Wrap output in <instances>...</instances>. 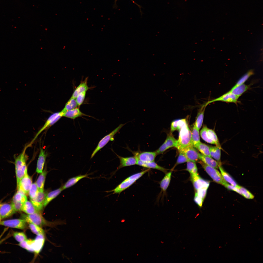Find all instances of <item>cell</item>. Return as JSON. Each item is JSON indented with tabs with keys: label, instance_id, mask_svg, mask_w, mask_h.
Instances as JSON below:
<instances>
[{
	"label": "cell",
	"instance_id": "7c38bea8",
	"mask_svg": "<svg viewBox=\"0 0 263 263\" xmlns=\"http://www.w3.org/2000/svg\"><path fill=\"white\" fill-rule=\"evenodd\" d=\"M32 184V178L27 172L17 185L18 190L21 191L26 195H28Z\"/></svg>",
	"mask_w": 263,
	"mask_h": 263
},
{
	"label": "cell",
	"instance_id": "c3c4849f",
	"mask_svg": "<svg viewBox=\"0 0 263 263\" xmlns=\"http://www.w3.org/2000/svg\"><path fill=\"white\" fill-rule=\"evenodd\" d=\"M207 188H203L197 190L196 192L197 195L203 200L206 197Z\"/></svg>",
	"mask_w": 263,
	"mask_h": 263
},
{
	"label": "cell",
	"instance_id": "2e32d148",
	"mask_svg": "<svg viewBox=\"0 0 263 263\" xmlns=\"http://www.w3.org/2000/svg\"><path fill=\"white\" fill-rule=\"evenodd\" d=\"M47 194L44 191H38L35 197L30 201L36 210L39 212L42 210L45 199Z\"/></svg>",
	"mask_w": 263,
	"mask_h": 263
},
{
	"label": "cell",
	"instance_id": "7402d4cb",
	"mask_svg": "<svg viewBox=\"0 0 263 263\" xmlns=\"http://www.w3.org/2000/svg\"><path fill=\"white\" fill-rule=\"evenodd\" d=\"M137 165L148 169H153L158 170L166 173H167L168 170V169L158 165L154 161L144 162L137 160Z\"/></svg>",
	"mask_w": 263,
	"mask_h": 263
},
{
	"label": "cell",
	"instance_id": "60d3db41",
	"mask_svg": "<svg viewBox=\"0 0 263 263\" xmlns=\"http://www.w3.org/2000/svg\"><path fill=\"white\" fill-rule=\"evenodd\" d=\"M29 227L31 231L37 235H44L45 232L41 227L31 223H29Z\"/></svg>",
	"mask_w": 263,
	"mask_h": 263
},
{
	"label": "cell",
	"instance_id": "f35d334b",
	"mask_svg": "<svg viewBox=\"0 0 263 263\" xmlns=\"http://www.w3.org/2000/svg\"><path fill=\"white\" fill-rule=\"evenodd\" d=\"M202 154L212 157L210 155L209 147L205 144L200 142L195 147Z\"/></svg>",
	"mask_w": 263,
	"mask_h": 263
},
{
	"label": "cell",
	"instance_id": "8fae6325",
	"mask_svg": "<svg viewBox=\"0 0 263 263\" xmlns=\"http://www.w3.org/2000/svg\"><path fill=\"white\" fill-rule=\"evenodd\" d=\"M27 223L22 219H14L1 221L0 225L12 228L24 229L27 227Z\"/></svg>",
	"mask_w": 263,
	"mask_h": 263
},
{
	"label": "cell",
	"instance_id": "30bf717a",
	"mask_svg": "<svg viewBox=\"0 0 263 263\" xmlns=\"http://www.w3.org/2000/svg\"><path fill=\"white\" fill-rule=\"evenodd\" d=\"M178 151L184 154L189 161L196 163L200 160L199 153L192 145L187 146Z\"/></svg>",
	"mask_w": 263,
	"mask_h": 263
},
{
	"label": "cell",
	"instance_id": "d4e9b609",
	"mask_svg": "<svg viewBox=\"0 0 263 263\" xmlns=\"http://www.w3.org/2000/svg\"><path fill=\"white\" fill-rule=\"evenodd\" d=\"M206 106L204 104L202 105L198 111L194 125L199 130L202 126L204 119V115Z\"/></svg>",
	"mask_w": 263,
	"mask_h": 263
},
{
	"label": "cell",
	"instance_id": "7dc6e473",
	"mask_svg": "<svg viewBox=\"0 0 263 263\" xmlns=\"http://www.w3.org/2000/svg\"><path fill=\"white\" fill-rule=\"evenodd\" d=\"M86 92L85 91L80 93L76 98L75 100L78 107L83 103L85 97Z\"/></svg>",
	"mask_w": 263,
	"mask_h": 263
},
{
	"label": "cell",
	"instance_id": "e575fe53",
	"mask_svg": "<svg viewBox=\"0 0 263 263\" xmlns=\"http://www.w3.org/2000/svg\"><path fill=\"white\" fill-rule=\"evenodd\" d=\"M47 173V171L44 170L41 173L35 182L39 191H44V186Z\"/></svg>",
	"mask_w": 263,
	"mask_h": 263
},
{
	"label": "cell",
	"instance_id": "b9f144b4",
	"mask_svg": "<svg viewBox=\"0 0 263 263\" xmlns=\"http://www.w3.org/2000/svg\"><path fill=\"white\" fill-rule=\"evenodd\" d=\"M186 170L190 174L197 173V169L195 163L188 161L187 162Z\"/></svg>",
	"mask_w": 263,
	"mask_h": 263
},
{
	"label": "cell",
	"instance_id": "4316f807",
	"mask_svg": "<svg viewBox=\"0 0 263 263\" xmlns=\"http://www.w3.org/2000/svg\"><path fill=\"white\" fill-rule=\"evenodd\" d=\"M250 86L249 85H247L244 84L239 85L235 88H232L229 91L239 97L249 89Z\"/></svg>",
	"mask_w": 263,
	"mask_h": 263
},
{
	"label": "cell",
	"instance_id": "74e56055",
	"mask_svg": "<svg viewBox=\"0 0 263 263\" xmlns=\"http://www.w3.org/2000/svg\"><path fill=\"white\" fill-rule=\"evenodd\" d=\"M78 107V106L75 98L71 97L66 103L64 108L61 111L63 113L66 111L77 108Z\"/></svg>",
	"mask_w": 263,
	"mask_h": 263
},
{
	"label": "cell",
	"instance_id": "e0dca14e",
	"mask_svg": "<svg viewBox=\"0 0 263 263\" xmlns=\"http://www.w3.org/2000/svg\"><path fill=\"white\" fill-rule=\"evenodd\" d=\"M190 174L191 180L196 190L203 188H208L210 184L209 182L202 178L197 173Z\"/></svg>",
	"mask_w": 263,
	"mask_h": 263
},
{
	"label": "cell",
	"instance_id": "ac0fdd59",
	"mask_svg": "<svg viewBox=\"0 0 263 263\" xmlns=\"http://www.w3.org/2000/svg\"><path fill=\"white\" fill-rule=\"evenodd\" d=\"M15 212L11 203L0 204V216L1 219L10 216Z\"/></svg>",
	"mask_w": 263,
	"mask_h": 263
},
{
	"label": "cell",
	"instance_id": "ab89813d",
	"mask_svg": "<svg viewBox=\"0 0 263 263\" xmlns=\"http://www.w3.org/2000/svg\"><path fill=\"white\" fill-rule=\"evenodd\" d=\"M254 74V72L253 70L251 69L249 70L240 78L232 88H235L239 85L244 84L251 76Z\"/></svg>",
	"mask_w": 263,
	"mask_h": 263
},
{
	"label": "cell",
	"instance_id": "4dcf8cb0",
	"mask_svg": "<svg viewBox=\"0 0 263 263\" xmlns=\"http://www.w3.org/2000/svg\"><path fill=\"white\" fill-rule=\"evenodd\" d=\"M63 190L62 187L47 194L44 202V207L46 206L51 201L57 196Z\"/></svg>",
	"mask_w": 263,
	"mask_h": 263
},
{
	"label": "cell",
	"instance_id": "7bdbcfd3",
	"mask_svg": "<svg viewBox=\"0 0 263 263\" xmlns=\"http://www.w3.org/2000/svg\"><path fill=\"white\" fill-rule=\"evenodd\" d=\"M237 188L240 190L242 195L245 198L249 199L254 198V196L250 192L245 188L238 185Z\"/></svg>",
	"mask_w": 263,
	"mask_h": 263
},
{
	"label": "cell",
	"instance_id": "4fadbf2b",
	"mask_svg": "<svg viewBox=\"0 0 263 263\" xmlns=\"http://www.w3.org/2000/svg\"><path fill=\"white\" fill-rule=\"evenodd\" d=\"M239 98L229 91L216 98L207 102L204 104L207 106L210 103L218 101L237 103L238 102Z\"/></svg>",
	"mask_w": 263,
	"mask_h": 263
},
{
	"label": "cell",
	"instance_id": "484cf974",
	"mask_svg": "<svg viewBox=\"0 0 263 263\" xmlns=\"http://www.w3.org/2000/svg\"><path fill=\"white\" fill-rule=\"evenodd\" d=\"M87 78L81 82L74 90L71 97L75 98L78 95L86 91L90 88L87 85Z\"/></svg>",
	"mask_w": 263,
	"mask_h": 263
},
{
	"label": "cell",
	"instance_id": "5bb4252c",
	"mask_svg": "<svg viewBox=\"0 0 263 263\" xmlns=\"http://www.w3.org/2000/svg\"><path fill=\"white\" fill-rule=\"evenodd\" d=\"M177 141V140L171 133L168 135L164 143L155 151L157 155L163 153L164 151L170 148L175 147Z\"/></svg>",
	"mask_w": 263,
	"mask_h": 263
},
{
	"label": "cell",
	"instance_id": "f907efd6",
	"mask_svg": "<svg viewBox=\"0 0 263 263\" xmlns=\"http://www.w3.org/2000/svg\"><path fill=\"white\" fill-rule=\"evenodd\" d=\"M224 186L228 189L235 191L242 195V194L239 188L236 187L229 184L227 183Z\"/></svg>",
	"mask_w": 263,
	"mask_h": 263
},
{
	"label": "cell",
	"instance_id": "603a6c76",
	"mask_svg": "<svg viewBox=\"0 0 263 263\" xmlns=\"http://www.w3.org/2000/svg\"><path fill=\"white\" fill-rule=\"evenodd\" d=\"M91 174H86L84 175L80 174L70 178L62 187L63 190L73 186L79 180L84 178H90L88 176Z\"/></svg>",
	"mask_w": 263,
	"mask_h": 263
},
{
	"label": "cell",
	"instance_id": "3957f363",
	"mask_svg": "<svg viewBox=\"0 0 263 263\" xmlns=\"http://www.w3.org/2000/svg\"><path fill=\"white\" fill-rule=\"evenodd\" d=\"M149 169H148L129 176L123 180L115 188L106 192L109 193L113 192V194H120L132 185L136 181L147 172Z\"/></svg>",
	"mask_w": 263,
	"mask_h": 263
},
{
	"label": "cell",
	"instance_id": "277c9868",
	"mask_svg": "<svg viewBox=\"0 0 263 263\" xmlns=\"http://www.w3.org/2000/svg\"><path fill=\"white\" fill-rule=\"evenodd\" d=\"M200 135L204 141L208 143L214 144L221 148L217 136L215 132L204 125L200 132Z\"/></svg>",
	"mask_w": 263,
	"mask_h": 263
},
{
	"label": "cell",
	"instance_id": "44dd1931",
	"mask_svg": "<svg viewBox=\"0 0 263 263\" xmlns=\"http://www.w3.org/2000/svg\"><path fill=\"white\" fill-rule=\"evenodd\" d=\"M199 157L200 160L205 164L216 169L219 168V166L222 164L221 162L216 161L212 157L199 153Z\"/></svg>",
	"mask_w": 263,
	"mask_h": 263
},
{
	"label": "cell",
	"instance_id": "52a82bcc",
	"mask_svg": "<svg viewBox=\"0 0 263 263\" xmlns=\"http://www.w3.org/2000/svg\"><path fill=\"white\" fill-rule=\"evenodd\" d=\"M198 162L215 182L224 186L227 183L223 179L221 173L216 169L205 164L201 160Z\"/></svg>",
	"mask_w": 263,
	"mask_h": 263
},
{
	"label": "cell",
	"instance_id": "f1b7e54d",
	"mask_svg": "<svg viewBox=\"0 0 263 263\" xmlns=\"http://www.w3.org/2000/svg\"><path fill=\"white\" fill-rule=\"evenodd\" d=\"M199 130L194 124L191 131L192 144L193 146L195 148L201 142Z\"/></svg>",
	"mask_w": 263,
	"mask_h": 263
},
{
	"label": "cell",
	"instance_id": "83f0119b",
	"mask_svg": "<svg viewBox=\"0 0 263 263\" xmlns=\"http://www.w3.org/2000/svg\"><path fill=\"white\" fill-rule=\"evenodd\" d=\"M44 235H38L34 239V251L36 253H38L42 249L45 241Z\"/></svg>",
	"mask_w": 263,
	"mask_h": 263
},
{
	"label": "cell",
	"instance_id": "ee69618b",
	"mask_svg": "<svg viewBox=\"0 0 263 263\" xmlns=\"http://www.w3.org/2000/svg\"><path fill=\"white\" fill-rule=\"evenodd\" d=\"M38 191L36 183L32 184L28 194L30 200L34 199Z\"/></svg>",
	"mask_w": 263,
	"mask_h": 263
},
{
	"label": "cell",
	"instance_id": "816d5d0a",
	"mask_svg": "<svg viewBox=\"0 0 263 263\" xmlns=\"http://www.w3.org/2000/svg\"><path fill=\"white\" fill-rule=\"evenodd\" d=\"M6 230V229L4 230V231L0 235V239L1 238V237H2V235H3V234H4V233H5V232Z\"/></svg>",
	"mask_w": 263,
	"mask_h": 263
},
{
	"label": "cell",
	"instance_id": "f546056e",
	"mask_svg": "<svg viewBox=\"0 0 263 263\" xmlns=\"http://www.w3.org/2000/svg\"><path fill=\"white\" fill-rule=\"evenodd\" d=\"M219 168L220 171V173L224 180L227 183H230V185L235 187L237 188L238 185L231 176L220 165Z\"/></svg>",
	"mask_w": 263,
	"mask_h": 263
},
{
	"label": "cell",
	"instance_id": "ffe728a7",
	"mask_svg": "<svg viewBox=\"0 0 263 263\" xmlns=\"http://www.w3.org/2000/svg\"><path fill=\"white\" fill-rule=\"evenodd\" d=\"M46 156L45 150L43 148H40L36 169V171L37 173H41L42 172Z\"/></svg>",
	"mask_w": 263,
	"mask_h": 263
},
{
	"label": "cell",
	"instance_id": "d6986e66",
	"mask_svg": "<svg viewBox=\"0 0 263 263\" xmlns=\"http://www.w3.org/2000/svg\"><path fill=\"white\" fill-rule=\"evenodd\" d=\"M116 154L119 158L120 161V165L118 167L116 171L124 167L137 164V160L134 156L128 157H123Z\"/></svg>",
	"mask_w": 263,
	"mask_h": 263
},
{
	"label": "cell",
	"instance_id": "7a4b0ae2",
	"mask_svg": "<svg viewBox=\"0 0 263 263\" xmlns=\"http://www.w3.org/2000/svg\"><path fill=\"white\" fill-rule=\"evenodd\" d=\"M187 122L183 125L178 130L179 136L175 146L178 150L188 146L192 145L191 131Z\"/></svg>",
	"mask_w": 263,
	"mask_h": 263
},
{
	"label": "cell",
	"instance_id": "f5cc1de1",
	"mask_svg": "<svg viewBox=\"0 0 263 263\" xmlns=\"http://www.w3.org/2000/svg\"><path fill=\"white\" fill-rule=\"evenodd\" d=\"M1 218L0 216V222L1 221Z\"/></svg>",
	"mask_w": 263,
	"mask_h": 263
},
{
	"label": "cell",
	"instance_id": "6da1fadb",
	"mask_svg": "<svg viewBox=\"0 0 263 263\" xmlns=\"http://www.w3.org/2000/svg\"><path fill=\"white\" fill-rule=\"evenodd\" d=\"M29 147V144L26 145L22 152L15 158L14 164L17 185L18 184L21 178L27 172L26 161L27 156L26 153L27 149Z\"/></svg>",
	"mask_w": 263,
	"mask_h": 263
},
{
	"label": "cell",
	"instance_id": "681fc988",
	"mask_svg": "<svg viewBox=\"0 0 263 263\" xmlns=\"http://www.w3.org/2000/svg\"><path fill=\"white\" fill-rule=\"evenodd\" d=\"M194 200L195 202L199 207L201 208L202 207L204 200L199 197L196 192L195 194Z\"/></svg>",
	"mask_w": 263,
	"mask_h": 263
},
{
	"label": "cell",
	"instance_id": "ba28073f",
	"mask_svg": "<svg viewBox=\"0 0 263 263\" xmlns=\"http://www.w3.org/2000/svg\"><path fill=\"white\" fill-rule=\"evenodd\" d=\"M63 113L61 112L54 113L51 115L47 119L41 128L38 132L31 142L29 144L30 146L36 140L38 135L47 128L52 125L56 122L62 117Z\"/></svg>",
	"mask_w": 263,
	"mask_h": 263
},
{
	"label": "cell",
	"instance_id": "cb8c5ba5",
	"mask_svg": "<svg viewBox=\"0 0 263 263\" xmlns=\"http://www.w3.org/2000/svg\"><path fill=\"white\" fill-rule=\"evenodd\" d=\"M83 116L90 117L82 112L79 108L77 107L66 111L63 113V117H65L71 119H74L78 117Z\"/></svg>",
	"mask_w": 263,
	"mask_h": 263
},
{
	"label": "cell",
	"instance_id": "bcb514c9",
	"mask_svg": "<svg viewBox=\"0 0 263 263\" xmlns=\"http://www.w3.org/2000/svg\"><path fill=\"white\" fill-rule=\"evenodd\" d=\"M179 152V154L178 157L174 168L179 164L187 162L189 160L184 154L181 152Z\"/></svg>",
	"mask_w": 263,
	"mask_h": 263
},
{
	"label": "cell",
	"instance_id": "d6a6232c",
	"mask_svg": "<svg viewBox=\"0 0 263 263\" xmlns=\"http://www.w3.org/2000/svg\"><path fill=\"white\" fill-rule=\"evenodd\" d=\"M21 211L28 214L39 212L36 210L31 201L27 200L23 205Z\"/></svg>",
	"mask_w": 263,
	"mask_h": 263
},
{
	"label": "cell",
	"instance_id": "1f68e13d",
	"mask_svg": "<svg viewBox=\"0 0 263 263\" xmlns=\"http://www.w3.org/2000/svg\"><path fill=\"white\" fill-rule=\"evenodd\" d=\"M221 148L217 146L209 147L210 155L212 157L219 162L221 161Z\"/></svg>",
	"mask_w": 263,
	"mask_h": 263
},
{
	"label": "cell",
	"instance_id": "8d00e7d4",
	"mask_svg": "<svg viewBox=\"0 0 263 263\" xmlns=\"http://www.w3.org/2000/svg\"><path fill=\"white\" fill-rule=\"evenodd\" d=\"M34 239H27L20 243L19 245L21 247L30 252H34Z\"/></svg>",
	"mask_w": 263,
	"mask_h": 263
},
{
	"label": "cell",
	"instance_id": "9a60e30c",
	"mask_svg": "<svg viewBox=\"0 0 263 263\" xmlns=\"http://www.w3.org/2000/svg\"><path fill=\"white\" fill-rule=\"evenodd\" d=\"M134 155L137 160L144 162L154 161L156 156L157 155L155 151L135 152Z\"/></svg>",
	"mask_w": 263,
	"mask_h": 263
},
{
	"label": "cell",
	"instance_id": "d590c367",
	"mask_svg": "<svg viewBox=\"0 0 263 263\" xmlns=\"http://www.w3.org/2000/svg\"><path fill=\"white\" fill-rule=\"evenodd\" d=\"M187 122L186 119H179L173 121L171 124L170 133L176 130H178L183 124Z\"/></svg>",
	"mask_w": 263,
	"mask_h": 263
},
{
	"label": "cell",
	"instance_id": "9c48e42d",
	"mask_svg": "<svg viewBox=\"0 0 263 263\" xmlns=\"http://www.w3.org/2000/svg\"><path fill=\"white\" fill-rule=\"evenodd\" d=\"M27 200L26 195L18 190L12 198L11 204L16 212L20 211H21L23 205Z\"/></svg>",
	"mask_w": 263,
	"mask_h": 263
},
{
	"label": "cell",
	"instance_id": "836d02e7",
	"mask_svg": "<svg viewBox=\"0 0 263 263\" xmlns=\"http://www.w3.org/2000/svg\"><path fill=\"white\" fill-rule=\"evenodd\" d=\"M171 171L167 173L163 178L160 181V185L162 190L165 192L168 187L171 180Z\"/></svg>",
	"mask_w": 263,
	"mask_h": 263
},
{
	"label": "cell",
	"instance_id": "5b68a950",
	"mask_svg": "<svg viewBox=\"0 0 263 263\" xmlns=\"http://www.w3.org/2000/svg\"><path fill=\"white\" fill-rule=\"evenodd\" d=\"M125 124H120L111 132L104 136L100 141L97 146L93 151L91 156V159H92L95 155L99 150L104 147L109 141L114 140L115 135Z\"/></svg>",
	"mask_w": 263,
	"mask_h": 263
},
{
	"label": "cell",
	"instance_id": "8992f818",
	"mask_svg": "<svg viewBox=\"0 0 263 263\" xmlns=\"http://www.w3.org/2000/svg\"><path fill=\"white\" fill-rule=\"evenodd\" d=\"M22 219L28 223H31L40 227L49 225V222L46 220L39 212L31 214H22Z\"/></svg>",
	"mask_w": 263,
	"mask_h": 263
},
{
	"label": "cell",
	"instance_id": "f6af8a7d",
	"mask_svg": "<svg viewBox=\"0 0 263 263\" xmlns=\"http://www.w3.org/2000/svg\"><path fill=\"white\" fill-rule=\"evenodd\" d=\"M13 236L16 240L19 243L27 239L26 235L22 232H14Z\"/></svg>",
	"mask_w": 263,
	"mask_h": 263
}]
</instances>
